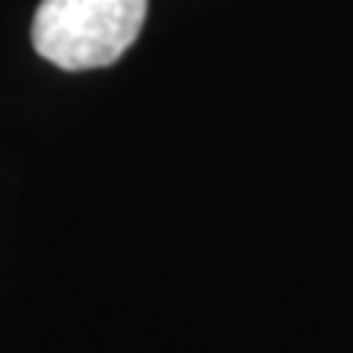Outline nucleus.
Here are the masks:
<instances>
[{"label":"nucleus","instance_id":"f257e3e1","mask_svg":"<svg viewBox=\"0 0 353 353\" xmlns=\"http://www.w3.org/2000/svg\"><path fill=\"white\" fill-rule=\"evenodd\" d=\"M148 0H39L33 46L59 69L82 72L121 59L138 39Z\"/></svg>","mask_w":353,"mask_h":353}]
</instances>
